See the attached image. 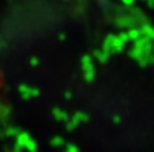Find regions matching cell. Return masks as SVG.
<instances>
[{
    "label": "cell",
    "instance_id": "6da1fadb",
    "mask_svg": "<svg viewBox=\"0 0 154 152\" xmlns=\"http://www.w3.org/2000/svg\"><path fill=\"white\" fill-rule=\"evenodd\" d=\"M0 85H1V83H0Z\"/></svg>",
    "mask_w": 154,
    "mask_h": 152
}]
</instances>
